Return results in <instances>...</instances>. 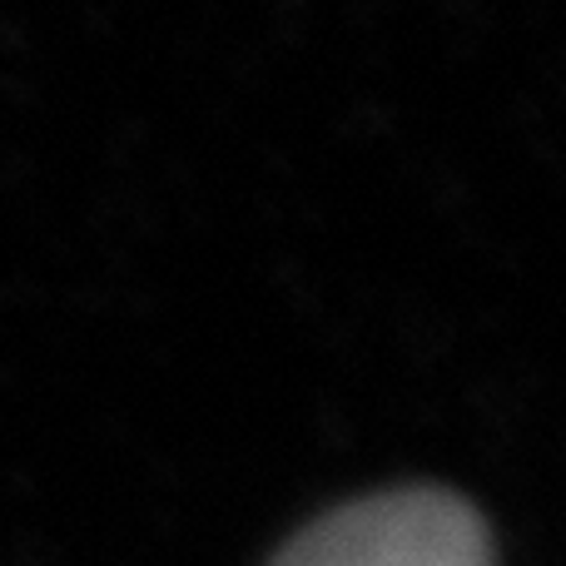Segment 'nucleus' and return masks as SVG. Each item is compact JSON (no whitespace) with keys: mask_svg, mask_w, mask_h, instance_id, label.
I'll return each mask as SVG.
<instances>
[{"mask_svg":"<svg viewBox=\"0 0 566 566\" xmlns=\"http://www.w3.org/2000/svg\"><path fill=\"white\" fill-rule=\"evenodd\" d=\"M269 566H492V542L462 497L412 488L313 522Z\"/></svg>","mask_w":566,"mask_h":566,"instance_id":"obj_1","label":"nucleus"}]
</instances>
